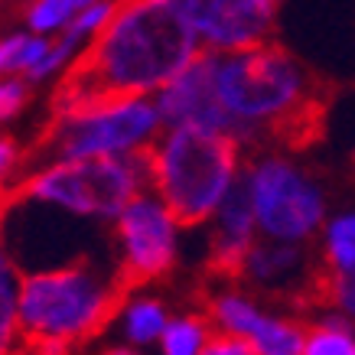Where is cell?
Masks as SVG:
<instances>
[{"label": "cell", "mask_w": 355, "mask_h": 355, "mask_svg": "<svg viewBox=\"0 0 355 355\" xmlns=\"http://www.w3.org/2000/svg\"><path fill=\"white\" fill-rule=\"evenodd\" d=\"M352 160H355V153H352Z\"/></svg>", "instance_id": "28"}, {"label": "cell", "mask_w": 355, "mask_h": 355, "mask_svg": "<svg viewBox=\"0 0 355 355\" xmlns=\"http://www.w3.org/2000/svg\"><path fill=\"white\" fill-rule=\"evenodd\" d=\"M258 235L261 228L251 193H248L245 180H238L232 186V193L225 196V202L218 205V212L212 216V232H209V261H212V268L218 274L238 277L248 251L258 245Z\"/></svg>", "instance_id": "13"}, {"label": "cell", "mask_w": 355, "mask_h": 355, "mask_svg": "<svg viewBox=\"0 0 355 355\" xmlns=\"http://www.w3.org/2000/svg\"><path fill=\"white\" fill-rule=\"evenodd\" d=\"M199 46L176 0H121L108 26L65 69L55 114L160 92L199 55Z\"/></svg>", "instance_id": "1"}, {"label": "cell", "mask_w": 355, "mask_h": 355, "mask_svg": "<svg viewBox=\"0 0 355 355\" xmlns=\"http://www.w3.org/2000/svg\"><path fill=\"white\" fill-rule=\"evenodd\" d=\"M101 355H144L137 349V345H128V343H121V345H108Z\"/></svg>", "instance_id": "26"}, {"label": "cell", "mask_w": 355, "mask_h": 355, "mask_svg": "<svg viewBox=\"0 0 355 355\" xmlns=\"http://www.w3.org/2000/svg\"><path fill=\"white\" fill-rule=\"evenodd\" d=\"M20 293L23 270L0 241V355H13L20 343Z\"/></svg>", "instance_id": "15"}, {"label": "cell", "mask_w": 355, "mask_h": 355, "mask_svg": "<svg viewBox=\"0 0 355 355\" xmlns=\"http://www.w3.org/2000/svg\"><path fill=\"white\" fill-rule=\"evenodd\" d=\"M150 186V147L124 157L55 160L26 176L17 189L23 199H36L85 222L114 218Z\"/></svg>", "instance_id": "5"}, {"label": "cell", "mask_w": 355, "mask_h": 355, "mask_svg": "<svg viewBox=\"0 0 355 355\" xmlns=\"http://www.w3.org/2000/svg\"><path fill=\"white\" fill-rule=\"evenodd\" d=\"M163 134V118L150 98H121L72 114H53L36 157L55 160H88V157H124L147 150Z\"/></svg>", "instance_id": "6"}, {"label": "cell", "mask_w": 355, "mask_h": 355, "mask_svg": "<svg viewBox=\"0 0 355 355\" xmlns=\"http://www.w3.org/2000/svg\"><path fill=\"white\" fill-rule=\"evenodd\" d=\"M241 173V144L222 130L163 128L150 147V189L183 228L212 222Z\"/></svg>", "instance_id": "4"}, {"label": "cell", "mask_w": 355, "mask_h": 355, "mask_svg": "<svg viewBox=\"0 0 355 355\" xmlns=\"http://www.w3.org/2000/svg\"><path fill=\"white\" fill-rule=\"evenodd\" d=\"M209 320L218 333L241 336L258 355H303L306 326L270 316L248 293L222 291L209 303Z\"/></svg>", "instance_id": "11"}, {"label": "cell", "mask_w": 355, "mask_h": 355, "mask_svg": "<svg viewBox=\"0 0 355 355\" xmlns=\"http://www.w3.org/2000/svg\"><path fill=\"white\" fill-rule=\"evenodd\" d=\"M17 166V144L7 137H0V183H3V176Z\"/></svg>", "instance_id": "25"}, {"label": "cell", "mask_w": 355, "mask_h": 355, "mask_svg": "<svg viewBox=\"0 0 355 355\" xmlns=\"http://www.w3.org/2000/svg\"><path fill=\"white\" fill-rule=\"evenodd\" d=\"M212 343V320L202 316H176L160 336V355H202Z\"/></svg>", "instance_id": "17"}, {"label": "cell", "mask_w": 355, "mask_h": 355, "mask_svg": "<svg viewBox=\"0 0 355 355\" xmlns=\"http://www.w3.org/2000/svg\"><path fill=\"white\" fill-rule=\"evenodd\" d=\"M23 40H26V36H7V40H0V76L13 72V65H17V55H20Z\"/></svg>", "instance_id": "24"}, {"label": "cell", "mask_w": 355, "mask_h": 355, "mask_svg": "<svg viewBox=\"0 0 355 355\" xmlns=\"http://www.w3.org/2000/svg\"><path fill=\"white\" fill-rule=\"evenodd\" d=\"M92 3H98V0H72V7H76V13H78V10H85V7H92Z\"/></svg>", "instance_id": "27"}, {"label": "cell", "mask_w": 355, "mask_h": 355, "mask_svg": "<svg viewBox=\"0 0 355 355\" xmlns=\"http://www.w3.org/2000/svg\"><path fill=\"white\" fill-rule=\"evenodd\" d=\"M124 291L118 270L98 268L95 258L23 274L20 339L30 355H65L118 316Z\"/></svg>", "instance_id": "3"}, {"label": "cell", "mask_w": 355, "mask_h": 355, "mask_svg": "<svg viewBox=\"0 0 355 355\" xmlns=\"http://www.w3.org/2000/svg\"><path fill=\"white\" fill-rule=\"evenodd\" d=\"M199 43L212 53L254 49L277 26L280 0H176Z\"/></svg>", "instance_id": "9"}, {"label": "cell", "mask_w": 355, "mask_h": 355, "mask_svg": "<svg viewBox=\"0 0 355 355\" xmlns=\"http://www.w3.org/2000/svg\"><path fill=\"white\" fill-rule=\"evenodd\" d=\"M313 306H326V310H339L345 316H355V270L349 274H333L323 264V277L316 287V303Z\"/></svg>", "instance_id": "19"}, {"label": "cell", "mask_w": 355, "mask_h": 355, "mask_svg": "<svg viewBox=\"0 0 355 355\" xmlns=\"http://www.w3.org/2000/svg\"><path fill=\"white\" fill-rule=\"evenodd\" d=\"M303 355H355V329L349 316L329 310L316 326L306 329Z\"/></svg>", "instance_id": "16"}, {"label": "cell", "mask_w": 355, "mask_h": 355, "mask_svg": "<svg viewBox=\"0 0 355 355\" xmlns=\"http://www.w3.org/2000/svg\"><path fill=\"white\" fill-rule=\"evenodd\" d=\"M121 0H98V3H92V7H85V10H78L76 17H72V23L65 26V40L69 43H82V40H95L98 33L105 30L111 23V17L118 13Z\"/></svg>", "instance_id": "20"}, {"label": "cell", "mask_w": 355, "mask_h": 355, "mask_svg": "<svg viewBox=\"0 0 355 355\" xmlns=\"http://www.w3.org/2000/svg\"><path fill=\"white\" fill-rule=\"evenodd\" d=\"M202 355H258L251 349V343H245L241 336H228V333H216L212 343L205 345Z\"/></svg>", "instance_id": "23"}, {"label": "cell", "mask_w": 355, "mask_h": 355, "mask_svg": "<svg viewBox=\"0 0 355 355\" xmlns=\"http://www.w3.org/2000/svg\"><path fill=\"white\" fill-rule=\"evenodd\" d=\"M30 78H0V124L20 114V108L30 98Z\"/></svg>", "instance_id": "22"}, {"label": "cell", "mask_w": 355, "mask_h": 355, "mask_svg": "<svg viewBox=\"0 0 355 355\" xmlns=\"http://www.w3.org/2000/svg\"><path fill=\"white\" fill-rule=\"evenodd\" d=\"M254 216L264 238L274 241H310L326 222V196L316 180L284 157L261 153L241 173Z\"/></svg>", "instance_id": "7"}, {"label": "cell", "mask_w": 355, "mask_h": 355, "mask_svg": "<svg viewBox=\"0 0 355 355\" xmlns=\"http://www.w3.org/2000/svg\"><path fill=\"white\" fill-rule=\"evenodd\" d=\"M216 92L241 147L270 140L303 150L323 137L326 95L284 46L218 53Z\"/></svg>", "instance_id": "2"}, {"label": "cell", "mask_w": 355, "mask_h": 355, "mask_svg": "<svg viewBox=\"0 0 355 355\" xmlns=\"http://www.w3.org/2000/svg\"><path fill=\"white\" fill-rule=\"evenodd\" d=\"M306 254L310 251H303V245L264 238L248 251L238 277L251 287H258V291L287 293V297H297L300 303L313 306L316 287L323 277V258H320V264H310Z\"/></svg>", "instance_id": "12"}, {"label": "cell", "mask_w": 355, "mask_h": 355, "mask_svg": "<svg viewBox=\"0 0 355 355\" xmlns=\"http://www.w3.org/2000/svg\"><path fill=\"white\" fill-rule=\"evenodd\" d=\"M180 218L157 193H144L114 218L118 274L124 287L166 277L180 258Z\"/></svg>", "instance_id": "8"}, {"label": "cell", "mask_w": 355, "mask_h": 355, "mask_svg": "<svg viewBox=\"0 0 355 355\" xmlns=\"http://www.w3.org/2000/svg\"><path fill=\"white\" fill-rule=\"evenodd\" d=\"M323 264L333 274L355 270V212L336 216L323 232Z\"/></svg>", "instance_id": "18"}, {"label": "cell", "mask_w": 355, "mask_h": 355, "mask_svg": "<svg viewBox=\"0 0 355 355\" xmlns=\"http://www.w3.org/2000/svg\"><path fill=\"white\" fill-rule=\"evenodd\" d=\"M170 326V313L157 297H130L118 313V333L128 345H153Z\"/></svg>", "instance_id": "14"}, {"label": "cell", "mask_w": 355, "mask_h": 355, "mask_svg": "<svg viewBox=\"0 0 355 355\" xmlns=\"http://www.w3.org/2000/svg\"><path fill=\"white\" fill-rule=\"evenodd\" d=\"M76 17V7L72 0H33L30 10H26V23H30L33 33L40 36H49L55 30H65Z\"/></svg>", "instance_id": "21"}, {"label": "cell", "mask_w": 355, "mask_h": 355, "mask_svg": "<svg viewBox=\"0 0 355 355\" xmlns=\"http://www.w3.org/2000/svg\"><path fill=\"white\" fill-rule=\"evenodd\" d=\"M216 65L218 53L202 49L180 76L157 92L153 101L163 118V128H205L235 137V121L222 108L216 92Z\"/></svg>", "instance_id": "10"}]
</instances>
